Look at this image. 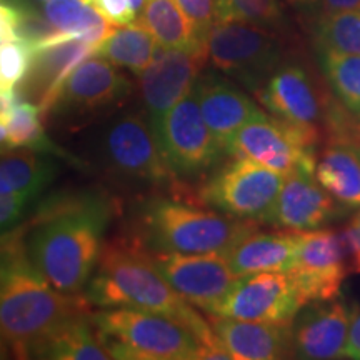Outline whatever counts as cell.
<instances>
[{
	"mask_svg": "<svg viewBox=\"0 0 360 360\" xmlns=\"http://www.w3.org/2000/svg\"><path fill=\"white\" fill-rule=\"evenodd\" d=\"M350 305L339 299L319 300L299 310L290 322L292 357L345 359Z\"/></svg>",
	"mask_w": 360,
	"mask_h": 360,
	"instance_id": "cell-19",
	"label": "cell"
},
{
	"mask_svg": "<svg viewBox=\"0 0 360 360\" xmlns=\"http://www.w3.org/2000/svg\"><path fill=\"white\" fill-rule=\"evenodd\" d=\"M84 295L97 307H129L165 315L197 337V359L232 360L212 323L169 285L152 262L150 250L132 232L103 242Z\"/></svg>",
	"mask_w": 360,
	"mask_h": 360,
	"instance_id": "cell-2",
	"label": "cell"
},
{
	"mask_svg": "<svg viewBox=\"0 0 360 360\" xmlns=\"http://www.w3.org/2000/svg\"><path fill=\"white\" fill-rule=\"evenodd\" d=\"M192 90L207 127L224 152L227 150L233 134L252 117L262 112L252 97L217 70L200 74Z\"/></svg>",
	"mask_w": 360,
	"mask_h": 360,
	"instance_id": "cell-20",
	"label": "cell"
},
{
	"mask_svg": "<svg viewBox=\"0 0 360 360\" xmlns=\"http://www.w3.org/2000/svg\"><path fill=\"white\" fill-rule=\"evenodd\" d=\"M44 117L37 103L19 98L7 120L8 148H32L45 154L64 157V152L45 134Z\"/></svg>",
	"mask_w": 360,
	"mask_h": 360,
	"instance_id": "cell-30",
	"label": "cell"
},
{
	"mask_svg": "<svg viewBox=\"0 0 360 360\" xmlns=\"http://www.w3.org/2000/svg\"><path fill=\"white\" fill-rule=\"evenodd\" d=\"M89 2H90V0H89Z\"/></svg>",
	"mask_w": 360,
	"mask_h": 360,
	"instance_id": "cell-48",
	"label": "cell"
},
{
	"mask_svg": "<svg viewBox=\"0 0 360 360\" xmlns=\"http://www.w3.org/2000/svg\"><path fill=\"white\" fill-rule=\"evenodd\" d=\"M32 57V40L17 37L0 44V94L15 92L30 69Z\"/></svg>",
	"mask_w": 360,
	"mask_h": 360,
	"instance_id": "cell-33",
	"label": "cell"
},
{
	"mask_svg": "<svg viewBox=\"0 0 360 360\" xmlns=\"http://www.w3.org/2000/svg\"><path fill=\"white\" fill-rule=\"evenodd\" d=\"M207 56L162 49L139 77V92L152 129L159 127L164 115L191 92L200 75Z\"/></svg>",
	"mask_w": 360,
	"mask_h": 360,
	"instance_id": "cell-18",
	"label": "cell"
},
{
	"mask_svg": "<svg viewBox=\"0 0 360 360\" xmlns=\"http://www.w3.org/2000/svg\"><path fill=\"white\" fill-rule=\"evenodd\" d=\"M92 321L112 359L195 360L199 340L182 323L165 315L117 307L92 312Z\"/></svg>",
	"mask_w": 360,
	"mask_h": 360,
	"instance_id": "cell-5",
	"label": "cell"
},
{
	"mask_svg": "<svg viewBox=\"0 0 360 360\" xmlns=\"http://www.w3.org/2000/svg\"><path fill=\"white\" fill-rule=\"evenodd\" d=\"M90 4L114 27L129 25L137 20V13L130 0H90Z\"/></svg>",
	"mask_w": 360,
	"mask_h": 360,
	"instance_id": "cell-37",
	"label": "cell"
},
{
	"mask_svg": "<svg viewBox=\"0 0 360 360\" xmlns=\"http://www.w3.org/2000/svg\"><path fill=\"white\" fill-rule=\"evenodd\" d=\"M115 200L96 188L53 193L25 224L27 254L53 289L82 294L115 217Z\"/></svg>",
	"mask_w": 360,
	"mask_h": 360,
	"instance_id": "cell-1",
	"label": "cell"
},
{
	"mask_svg": "<svg viewBox=\"0 0 360 360\" xmlns=\"http://www.w3.org/2000/svg\"><path fill=\"white\" fill-rule=\"evenodd\" d=\"M137 19L162 49L207 56V47L197 39L192 24L175 0H148Z\"/></svg>",
	"mask_w": 360,
	"mask_h": 360,
	"instance_id": "cell-27",
	"label": "cell"
},
{
	"mask_svg": "<svg viewBox=\"0 0 360 360\" xmlns=\"http://www.w3.org/2000/svg\"><path fill=\"white\" fill-rule=\"evenodd\" d=\"M315 179L347 210L360 209V142L332 139L315 165Z\"/></svg>",
	"mask_w": 360,
	"mask_h": 360,
	"instance_id": "cell-23",
	"label": "cell"
},
{
	"mask_svg": "<svg viewBox=\"0 0 360 360\" xmlns=\"http://www.w3.org/2000/svg\"><path fill=\"white\" fill-rule=\"evenodd\" d=\"M350 274H360V209L339 231Z\"/></svg>",
	"mask_w": 360,
	"mask_h": 360,
	"instance_id": "cell-36",
	"label": "cell"
},
{
	"mask_svg": "<svg viewBox=\"0 0 360 360\" xmlns=\"http://www.w3.org/2000/svg\"><path fill=\"white\" fill-rule=\"evenodd\" d=\"M42 13L52 34L84 39L96 47L114 30L89 0H49Z\"/></svg>",
	"mask_w": 360,
	"mask_h": 360,
	"instance_id": "cell-28",
	"label": "cell"
},
{
	"mask_svg": "<svg viewBox=\"0 0 360 360\" xmlns=\"http://www.w3.org/2000/svg\"><path fill=\"white\" fill-rule=\"evenodd\" d=\"M159 51L160 45L137 19L129 25L114 27V30L97 45L96 56L141 75Z\"/></svg>",
	"mask_w": 360,
	"mask_h": 360,
	"instance_id": "cell-29",
	"label": "cell"
},
{
	"mask_svg": "<svg viewBox=\"0 0 360 360\" xmlns=\"http://www.w3.org/2000/svg\"><path fill=\"white\" fill-rule=\"evenodd\" d=\"M7 150H11L7 146V124L0 122V154H4Z\"/></svg>",
	"mask_w": 360,
	"mask_h": 360,
	"instance_id": "cell-41",
	"label": "cell"
},
{
	"mask_svg": "<svg viewBox=\"0 0 360 360\" xmlns=\"http://www.w3.org/2000/svg\"><path fill=\"white\" fill-rule=\"evenodd\" d=\"M212 328L232 359L276 360L292 357L290 323L214 317Z\"/></svg>",
	"mask_w": 360,
	"mask_h": 360,
	"instance_id": "cell-21",
	"label": "cell"
},
{
	"mask_svg": "<svg viewBox=\"0 0 360 360\" xmlns=\"http://www.w3.org/2000/svg\"><path fill=\"white\" fill-rule=\"evenodd\" d=\"M323 79L345 115V129L339 137L352 132L360 139V56L319 51Z\"/></svg>",
	"mask_w": 360,
	"mask_h": 360,
	"instance_id": "cell-26",
	"label": "cell"
},
{
	"mask_svg": "<svg viewBox=\"0 0 360 360\" xmlns=\"http://www.w3.org/2000/svg\"><path fill=\"white\" fill-rule=\"evenodd\" d=\"M32 44V64L17 96L24 101H35L45 120L70 72L87 57L96 56L97 47L87 40L64 34H51Z\"/></svg>",
	"mask_w": 360,
	"mask_h": 360,
	"instance_id": "cell-15",
	"label": "cell"
},
{
	"mask_svg": "<svg viewBox=\"0 0 360 360\" xmlns=\"http://www.w3.org/2000/svg\"><path fill=\"white\" fill-rule=\"evenodd\" d=\"M345 357L360 360V304L350 305V323Z\"/></svg>",
	"mask_w": 360,
	"mask_h": 360,
	"instance_id": "cell-39",
	"label": "cell"
},
{
	"mask_svg": "<svg viewBox=\"0 0 360 360\" xmlns=\"http://www.w3.org/2000/svg\"><path fill=\"white\" fill-rule=\"evenodd\" d=\"M292 6H297V7H302V8H314V7H319V2L321 0H289Z\"/></svg>",
	"mask_w": 360,
	"mask_h": 360,
	"instance_id": "cell-42",
	"label": "cell"
},
{
	"mask_svg": "<svg viewBox=\"0 0 360 360\" xmlns=\"http://www.w3.org/2000/svg\"><path fill=\"white\" fill-rule=\"evenodd\" d=\"M130 94L132 82L114 64L98 56H90L62 84L51 114L72 120L103 114L119 109Z\"/></svg>",
	"mask_w": 360,
	"mask_h": 360,
	"instance_id": "cell-13",
	"label": "cell"
},
{
	"mask_svg": "<svg viewBox=\"0 0 360 360\" xmlns=\"http://www.w3.org/2000/svg\"><path fill=\"white\" fill-rule=\"evenodd\" d=\"M321 129L304 127L260 112L233 134L225 155L247 157L282 175L315 174Z\"/></svg>",
	"mask_w": 360,
	"mask_h": 360,
	"instance_id": "cell-7",
	"label": "cell"
},
{
	"mask_svg": "<svg viewBox=\"0 0 360 360\" xmlns=\"http://www.w3.org/2000/svg\"><path fill=\"white\" fill-rule=\"evenodd\" d=\"M347 214L349 210L317 182L314 174L297 170L285 175L264 224L295 232L314 231Z\"/></svg>",
	"mask_w": 360,
	"mask_h": 360,
	"instance_id": "cell-16",
	"label": "cell"
},
{
	"mask_svg": "<svg viewBox=\"0 0 360 360\" xmlns=\"http://www.w3.org/2000/svg\"><path fill=\"white\" fill-rule=\"evenodd\" d=\"M285 175L247 157H233L209 175L197 191L202 204L225 215L264 222L272 209Z\"/></svg>",
	"mask_w": 360,
	"mask_h": 360,
	"instance_id": "cell-9",
	"label": "cell"
},
{
	"mask_svg": "<svg viewBox=\"0 0 360 360\" xmlns=\"http://www.w3.org/2000/svg\"><path fill=\"white\" fill-rule=\"evenodd\" d=\"M0 2L11 4V6L19 7L22 11H32V7L29 6V0H0Z\"/></svg>",
	"mask_w": 360,
	"mask_h": 360,
	"instance_id": "cell-43",
	"label": "cell"
},
{
	"mask_svg": "<svg viewBox=\"0 0 360 360\" xmlns=\"http://www.w3.org/2000/svg\"><path fill=\"white\" fill-rule=\"evenodd\" d=\"M130 4H132V8H134L135 13H137V17H139L142 13L143 7H146L147 0H130Z\"/></svg>",
	"mask_w": 360,
	"mask_h": 360,
	"instance_id": "cell-44",
	"label": "cell"
},
{
	"mask_svg": "<svg viewBox=\"0 0 360 360\" xmlns=\"http://www.w3.org/2000/svg\"><path fill=\"white\" fill-rule=\"evenodd\" d=\"M29 359L109 360L112 354L89 314L49 332L30 349Z\"/></svg>",
	"mask_w": 360,
	"mask_h": 360,
	"instance_id": "cell-24",
	"label": "cell"
},
{
	"mask_svg": "<svg viewBox=\"0 0 360 360\" xmlns=\"http://www.w3.org/2000/svg\"><path fill=\"white\" fill-rule=\"evenodd\" d=\"M319 11L321 13L360 12V0H321Z\"/></svg>",
	"mask_w": 360,
	"mask_h": 360,
	"instance_id": "cell-40",
	"label": "cell"
},
{
	"mask_svg": "<svg viewBox=\"0 0 360 360\" xmlns=\"http://www.w3.org/2000/svg\"><path fill=\"white\" fill-rule=\"evenodd\" d=\"M27 12L30 11H22V8L11 6V4L0 2V44L19 37L22 22H24Z\"/></svg>",
	"mask_w": 360,
	"mask_h": 360,
	"instance_id": "cell-38",
	"label": "cell"
},
{
	"mask_svg": "<svg viewBox=\"0 0 360 360\" xmlns=\"http://www.w3.org/2000/svg\"><path fill=\"white\" fill-rule=\"evenodd\" d=\"M150 257L160 276L180 297L209 315L238 281L220 252L180 254L150 250Z\"/></svg>",
	"mask_w": 360,
	"mask_h": 360,
	"instance_id": "cell-11",
	"label": "cell"
},
{
	"mask_svg": "<svg viewBox=\"0 0 360 360\" xmlns=\"http://www.w3.org/2000/svg\"><path fill=\"white\" fill-rule=\"evenodd\" d=\"M219 19L244 20L274 32L283 25V12L278 0H224Z\"/></svg>",
	"mask_w": 360,
	"mask_h": 360,
	"instance_id": "cell-32",
	"label": "cell"
},
{
	"mask_svg": "<svg viewBox=\"0 0 360 360\" xmlns=\"http://www.w3.org/2000/svg\"><path fill=\"white\" fill-rule=\"evenodd\" d=\"M132 233L148 250L180 254H225L238 238L255 231L250 220L225 215L191 197H152L142 202Z\"/></svg>",
	"mask_w": 360,
	"mask_h": 360,
	"instance_id": "cell-4",
	"label": "cell"
},
{
	"mask_svg": "<svg viewBox=\"0 0 360 360\" xmlns=\"http://www.w3.org/2000/svg\"><path fill=\"white\" fill-rule=\"evenodd\" d=\"M304 305L337 299L349 274L347 257L339 232L330 229L300 231L289 269Z\"/></svg>",
	"mask_w": 360,
	"mask_h": 360,
	"instance_id": "cell-12",
	"label": "cell"
},
{
	"mask_svg": "<svg viewBox=\"0 0 360 360\" xmlns=\"http://www.w3.org/2000/svg\"><path fill=\"white\" fill-rule=\"evenodd\" d=\"M207 60L225 77L255 94L282 64L276 35L237 19H219L207 39Z\"/></svg>",
	"mask_w": 360,
	"mask_h": 360,
	"instance_id": "cell-8",
	"label": "cell"
},
{
	"mask_svg": "<svg viewBox=\"0 0 360 360\" xmlns=\"http://www.w3.org/2000/svg\"><path fill=\"white\" fill-rule=\"evenodd\" d=\"M254 96L274 117L290 124L321 129L323 120L327 122L328 102L297 62H282Z\"/></svg>",
	"mask_w": 360,
	"mask_h": 360,
	"instance_id": "cell-17",
	"label": "cell"
},
{
	"mask_svg": "<svg viewBox=\"0 0 360 360\" xmlns=\"http://www.w3.org/2000/svg\"><path fill=\"white\" fill-rule=\"evenodd\" d=\"M57 174L58 165L52 154L32 148L0 154V192L19 193L32 204H37Z\"/></svg>",
	"mask_w": 360,
	"mask_h": 360,
	"instance_id": "cell-25",
	"label": "cell"
},
{
	"mask_svg": "<svg viewBox=\"0 0 360 360\" xmlns=\"http://www.w3.org/2000/svg\"><path fill=\"white\" fill-rule=\"evenodd\" d=\"M92 314L82 294L53 289L27 254L25 224L0 236V335L17 359L72 319Z\"/></svg>",
	"mask_w": 360,
	"mask_h": 360,
	"instance_id": "cell-3",
	"label": "cell"
},
{
	"mask_svg": "<svg viewBox=\"0 0 360 360\" xmlns=\"http://www.w3.org/2000/svg\"><path fill=\"white\" fill-rule=\"evenodd\" d=\"M304 307L299 290L287 272H262L238 277L212 317L237 321L290 323Z\"/></svg>",
	"mask_w": 360,
	"mask_h": 360,
	"instance_id": "cell-14",
	"label": "cell"
},
{
	"mask_svg": "<svg viewBox=\"0 0 360 360\" xmlns=\"http://www.w3.org/2000/svg\"><path fill=\"white\" fill-rule=\"evenodd\" d=\"M299 232L252 231L224 254L229 267L237 277L262 272H289L297 250Z\"/></svg>",
	"mask_w": 360,
	"mask_h": 360,
	"instance_id": "cell-22",
	"label": "cell"
},
{
	"mask_svg": "<svg viewBox=\"0 0 360 360\" xmlns=\"http://www.w3.org/2000/svg\"><path fill=\"white\" fill-rule=\"evenodd\" d=\"M193 27L197 39L207 47L210 30L219 20L220 0H175Z\"/></svg>",
	"mask_w": 360,
	"mask_h": 360,
	"instance_id": "cell-34",
	"label": "cell"
},
{
	"mask_svg": "<svg viewBox=\"0 0 360 360\" xmlns=\"http://www.w3.org/2000/svg\"><path fill=\"white\" fill-rule=\"evenodd\" d=\"M155 135L162 155L179 182L204 177L225 155L207 127L193 90L164 115Z\"/></svg>",
	"mask_w": 360,
	"mask_h": 360,
	"instance_id": "cell-10",
	"label": "cell"
},
{
	"mask_svg": "<svg viewBox=\"0 0 360 360\" xmlns=\"http://www.w3.org/2000/svg\"><path fill=\"white\" fill-rule=\"evenodd\" d=\"M224 2V0H220V4H222Z\"/></svg>",
	"mask_w": 360,
	"mask_h": 360,
	"instance_id": "cell-47",
	"label": "cell"
},
{
	"mask_svg": "<svg viewBox=\"0 0 360 360\" xmlns=\"http://www.w3.org/2000/svg\"><path fill=\"white\" fill-rule=\"evenodd\" d=\"M8 354H11V349H8L7 342L4 340V337L0 335V359H7Z\"/></svg>",
	"mask_w": 360,
	"mask_h": 360,
	"instance_id": "cell-45",
	"label": "cell"
},
{
	"mask_svg": "<svg viewBox=\"0 0 360 360\" xmlns=\"http://www.w3.org/2000/svg\"><path fill=\"white\" fill-rule=\"evenodd\" d=\"M103 169L114 177L139 186H177L162 155L157 135L147 115L127 112L114 117L98 139Z\"/></svg>",
	"mask_w": 360,
	"mask_h": 360,
	"instance_id": "cell-6",
	"label": "cell"
},
{
	"mask_svg": "<svg viewBox=\"0 0 360 360\" xmlns=\"http://www.w3.org/2000/svg\"><path fill=\"white\" fill-rule=\"evenodd\" d=\"M42 2H49V0H42Z\"/></svg>",
	"mask_w": 360,
	"mask_h": 360,
	"instance_id": "cell-46",
	"label": "cell"
},
{
	"mask_svg": "<svg viewBox=\"0 0 360 360\" xmlns=\"http://www.w3.org/2000/svg\"><path fill=\"white\" fill-rule=\"evenodd\" d=\"M314 40L319 51L360 56V12L321 13Z\"/></svg>",
	"mask_w": 360,
	"mask_h": 360,
	"instance_id": "cell-31",
	"label": "cell"
},
{
	"mask_svg": "<svg viewBox=\"0 0 360 360\" xmlns=\"http://www.w3.org/2000/svg\"><path fill=\"white\" fill-rule=\"evenodd\" d=\"M32 205L35 204L19 193L0 192V236L20 225Z\"/></svg>",
	"mask_w": 360,
	"mask_h": 360,
	"instance_id": "cell-35",
	"label": "cell"
}]
</instances>
